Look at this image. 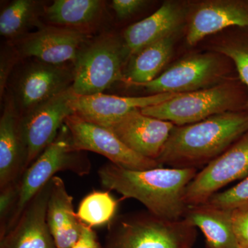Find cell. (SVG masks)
<instances>
[{"label":"cell","instance_id":"cell-1","mask_svg":"<svg viewBox=\"0 0 248 248\" xmlns=\"http://www.w3.org/2000/svg\"><path fill=\"white\" fill-rule=\"evenodd\" d=\"M195 169L159 167L134 170L109 163L98 170L101 184L124 199H134L155 217L169 221L184 219L188 206L186 188L198 172Z\"/></svg>","mask_w":248,"mask_h":248},{"label":"cell","instance_id":"cell-8","mask_svg":"<svg viewBox=\"0 0 248 248\" xmlns=\"http://www.w3.org/2000/svg\"><path fill=\"white\" fill-rule=\"evenodd\" d=\"M231 63L216 52L197 54L178 62L153 81L137 86L151 94L200 91L232 78Z\"/></svg>","mask_w":248,"mask_h":248},{"label":"cell","instance_id":"cell-23","mask_svg":"<svg viewBox=\"0 0 248 248\" xmlns=\"http://www.w3.org/2000/svg\"><path fill=\"white\" fill-rule=\"evenodd\" d=\"M46 4L37 0H14L1 10L0 33L11 43L30 34L34 27L40 29Z\"/></svg>","mask_w":248,"mask_h":248},{"label":"cell","instance_id":"cell-3","mask_svg":"<svg viewBox=\"0 0 248 248\" xmlns=\"http://www.w3.org/2000/svg\"><path fill=\"white\" fill-rule=\"evenodd\" d=\"M248 103L247 87L239 77H232L212 87L180 93L141 111L147 116L182 126L218 114L247 110Z\"/></svg>","mask_w":248,"mask_h":248},{"label":"cell","instance_id":"cell-29","mask_svg":"<svg viewBox=\"0 0 248 248\" xmlns=\"http://www.w3.org/2000/svg\"><path fill=\"white\" fill-rule=\"evenodd\" d=\"M232 220L239 248H248V208L232 210Z\"/></svg>","mask_w":248,"mask_h":248},{"label":"cell","instance_id":"cell-16","mask_svg":"<svg viewBox=\"0 0 248 248\" xmlns=\"http://www.w3.org/2000/svg\"><path fill=\"white\" fill-rule=\"evenodd\" d=\"M51 180L29 202L14 228L0 239V248H57L47 222Z\"/></svg>","mask_w":248,"mask_h":248},{"label":"cell","instance_id":"cell-2","mask_svg":"<svg viewBox=\"0 0 248 248\" xmlns=\"http://www.w3.org/2000/svg\"><path fill=\"white\" fill-rule=\"evenodd\" d=\"M248 132V110L224 112L175 125L156 161L175 169L205 167Z\"/></svg>","mask_w":248,"mask_h":248},{"label":"cell","instance_id":"cell-12","mask_svg":"<svg viewBox=\"0 0 248 248\" xmlns=\"http://www.w3.org/2000/svg\"><path fill=\"white\" fill-rule=\"evenodd\" d=\"M93 36L45 25L12 44L22 59H37L53 65L75 64L81 49Z\"/></svg>","mask_w":248,"mask_h":248},{"label":"cell","instance_id":"cell-15","mask_svg":"<svg viewBox=\"0 0 248 248\" xmlns=\"http://www.w3.org/2000/svg\"><path fill=\"white\" fill-rule=\"evenodd\" d=\"M179 94L160 93L144 97H121L104 93L86 96L76 94L71 105L75 114L83 120L107 127L132 110L157 105Z\"/></svg>","mask_w":248,"mask_h":248},{"label":"cell","instance_id":"cell-20","mask_svg":"<svg viewBox=\"0 0 248 248\" xmlns=\"http://www.w3.org/2000/svg\"><path fill=\"white\" fill-rule=\"evenodd\" d=\"M73 200L62 178L55 176L51 180L47 222L57 248L73 247L84 226L75 213Z\"/></svg>","mask_w":248,"mask_h":248},{"label":"cell","instance_id":"cell-9","mask_svg":"<svg viewBox=\"0 0 248 248\" xmlns=\"http://www.w3.org/2000/svg\"><path fill=\"white\" fill-rule=\"evenodd\" d=\"M64 124L69 130L76 151L97 153L125 169L143 170L162 167L156 160L132 151L108 129L83 120L76 114L67 117Z\"/></svg>","mask_w":248,"mask_h":248},{"label":"cell","instance_id":"cell-21","mask_svg":"<svg viewBox=\"0 0 248 248\" xmlns=\"http://www.w3.org/2000/svg\"><path fill=\"white\" fill-rule=\"evenodd\" d=\"M231 210L210 203L188 206L184 219L203 232L208 248H239L233 230Z\"/></svg>","mask_w":248,"mask_h":248},{"label":"cell","instance_id":"cell-17","mask_svg":"<svg viewBox=\"0 0 248 248\" xmlns=\"http://www.w3.org/2000/svg\"><path fill=\"white\" fill-rule=\"evenodd\" d=\"M0 118V189L19 182L27 170V148L21 129V116L6 91Z\"/></svg>","mask_w":248,"mask_h":248},{"label":"cell","instance_id":"cell-25","mask_svg":"<svg viewBox=\"0 0 248 248\" xmlns=\"http://www.w3.org/2000/svg\"><path fill=\"white\" fill-rule=\"evenodd\" d=\"M235 31L213 50L231 60L238 77L248 89V28H235Z\"/></svg>","mask_w":248,"mask_h":248},{"label":"cell","instance_id":"cell-27","mask_svg":"<svg viewBox=\"0 0 248 248\" xmlns=\"http://www.w3.org/2000/svg\"><path fill=\"white\" fill-rule=\"evenodd\" d=\"M19 195V182L0 189V239L4 236L6 227L16 208Z\"/></svg>","mask_w":248,"mask_h":248},{"label":"cell","instance_id":"cell-22","mask_svg":"<svg viewBox=\"0 0 248 248\" xmlns=\"http://www.w3.org/2000/svg\"><path fill=\"white\" fill-rule=\"evenodd\" d=\"M173 36H168L146 46L129 58L125 71V85L137 86L157 78L172 56Z\"/></svg>","mask_w":248,"mask_h":248},{"label":"cell","instance_id":"cell-14","mask_svg":"<svg viewBox=\"0 0 248 248\" xmlns=\"http://www.w3.org/2000/svg\"><path fill=\"white\" fill-rule=\"evenodd\" d=\"M186 40L197 45L227 28H248V0H208L189 9Z\"/></svg>","mask_w":248,"mask_h":248},{"label":"cell","instance_id":"cell-28","mask_svg":"<svg viewBox=\"0 0 248 248\" xmlns=\"http://www.w3.org/2000/svg\"><path fill=\"white\" fill-rule=\"evenodd\" d=\"M0 61V95L1 100L7 89L10 77L15 68L22 60L14 44L8 42L1 47Z\"/></svg>","mask_w":248,"mask_h":248},{"label":"cell","instance_id":"cell-18","mask_svg":"<svg viewBox=\"0 0 248 248\" xmlns=\"http://www.w3.org/2000/svg\"><path fill=\"white\" fill-rule=\"evenodd\" d=\"M188 11L182 3L165 1L149 17L129 26L124 31L122 37L130 58L146 46L168 36L174 35L182 25Z\"/></svg>","mask_w":248,"mask_h":248},{"label":"cell","instance_id":"cell-7","mask_svg":"<svg viewBox=\"0 0 248 248\" xmlns=\"http://www.w3.org/2000/svg\"><path fill=\"white\" fill-rule=\"evenodd\" d=\"M74 68L71 63L53 65L37 59H22L10 77L6 89L19 115L71 88Z\"/></svg>","mask_w":248,"mask_h":248},{"label":"cell","instance_id":"cell-11","mask_svg":"<svg viewBox=\"0 0 248 248\" xmlns=\"http://www.w3.org/2000/svg\"><path fill=\"white\" fill-rule=\"evenodd\" d=\"M72 88L21 116L23 139L27 148V169L55 140L65 120L75 114Z\"/></svg>","mask_w":248,"mask_h":248},{"label":"cell","instance_id":"cell-31","mask_svg":"<svg viewBox=\"0 0 248 248\" xmlns=\"http://www.w3.org/2000/svg\"><path fill=\"white\" fill-rule=\"evenodd\" d=\"M71 248H102L95 232L91 227L84 224L79 239Z\"/></svg>","mask_w":248,"mask_h":248},{"label":"cell","instance_id":"cell-19","mask_svg":"<svg viewBox=\"0 0 248 248\" xmlns=\"http://www.w3.org/2000/svg\"><path fill=\"white\" fill-rule=\"evenodd\" d=\"M107 16L106 1L102 0H55L45 6L42 22L93 35Z\"/></svg>","mask_w":248,"mask_h":248},{"label":"cell","instance_id":"cell-30","mask_svg":"<svg viewBox=\"0 0 248 248\" xmlns=\"http://www.w3.org/2000/svg\"><path fill=\"white\" fill-rule=\"evenodd\" d=\"M147 3L143 0H113L111 8L119 20H124L133 16Z\"/></svg>","mask_w":248,"mask_h":248},{"label":"cell","instance_id":"cell-24","mask_svg":"<svg viewBox=\"0 0 248 248\" xmlns=\"http://www.w3.org/2000/svg\"><path fill=\"white\" fill-rule=\"evenodd\" d=\"M117 208V202L109 192L94 191L80 202L77 215L84 224L93 228L110 223Z\"/></svg>","mask_w":248,"mask_h":248},{"label":"cell","instance_id":"cell-26","mask_svg":"<svg viewBox=\"0 0 248 248\" xmlns=\"http://www.w3.org/2000/svg\"><path fill=\"white\" fill-rule=\"evenodd\" d=\"M207 203L231 211L248 208V175L231 188L217 192L210 197Z\"/></svg>","mask_w":248,"mask_h":248},{"label":"cell","instance_id":"cell-6","mask_svg":"<svg viewBox=\"0 0 248 248\" xmlns=\"http://www.w3.org/2000/svg\"><path fill=\"white\" fill-rule=\"evenodd\" d=\"M91 169V162L86 155L82 151L73 148L69 130L63 124L55 140L26 170L19 179L17 204L4 236L14 228L29 202L57 172L71 171L78 175L84 176L89 174Z\"/></svg>","mask_w":248,"mask_h":248},{"label":"cell","instance_id":"cell-4","mask_svg":"<svg viewBox=\"0 0 248 248\" xmlns=\"http://www.w3.org/2000/svg\"><path fill=\"white\" fill-rule=\"evenodd\" d=\"M129 52L122 36L104 31L84 46L74 64L71 88L77 95L104 92L117 82L125 84L124 65Z\"/></svg>","mask_w":248,"mask_h":248},{"label":"cell","instance_id":"cell-5","mask_svg":"<svg viewBox=\"0 0 248 248\" xmlns=\"http://www.w3.org/2000/svg\"><path fill=\"white\" fill-rule=\"evenodd\" d=\"M109 224L103 248H192L197 236L184 218L169 221L149 212L122 215Z\"/></svg>","mask_w":248,"mask_h":248},{"label":"cell","instance_id":"cell-10","mask_svg":"<svg viewBox=\"0 0 248 248\" xmlns=\"http://www.w3.org/2000/svg\"><path fill=\"white\" fill-rule=\"evenodd\" d=\"M248 175V132L197 172L186 188V203L193 206L207 203L223 187Z\"/></svg>","mask_w":248,"mask_h":248},{"label":"cell","instance_id":"cell-13","mask_svg":"<svg viewBox=\"0 0 248 248\" xmlns=\"http://www.w3.org/2000/svg\"><path fill=\"white\" fill-rule=\"evenodd\" d=\"M175 125L135 109L104 128L138 154L157 160Z\"/></svg>","mask_w":248,"mask_h":248}]
</instances>
